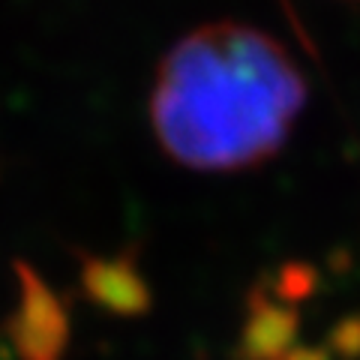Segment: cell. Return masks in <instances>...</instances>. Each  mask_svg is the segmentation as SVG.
<instances>
[{
    "mask_svg": "<svg viewBox=\"0 0 360 360\" xmlns=\"http://www.w3.org/2000/svg\"><path fill=\"white\" fill-rule=\"evenodd\" d=\"M307 103L291 54L250 25L186 33L156 70L150 123L162 150L198 172H240L285 144Z\"/></svg>",
    "mask_w": 360,
    "mask_h": 360,
    "instance_id": "1",
    "label": "cell"
},
{
    "mask_svg": "<svg viewBox=\"0 0 360 360\" xmlns=\"http://www.w3.org/2000/svg\"><path fill=\"white\" fill-rule=\"evenodd\" d=\"M84 295L115 315H141L150 307V291L129 255L117 258H82Z\"/></svg>",
    "mask_w": 360,
    "mask_h": 360,
    "instance_id": "3",
    "label": "cell"
},
{
    "mask_svg": "<svg viewBox=\"0 0 360 360\" xmlns=\"http://www.w3.org/2000/svg\"><path fill=\"white\" fill-rule=\"evenodd\" d=\"M18 307L4 321V340L18 360H63L70 345V312L66 303L39 279L25 262H15Z\"/></svg>",
    "mask_w": 360,
    "mask_h": 360,
    "instance_id": "2",
    "label": "cell"
}]
</instances>
